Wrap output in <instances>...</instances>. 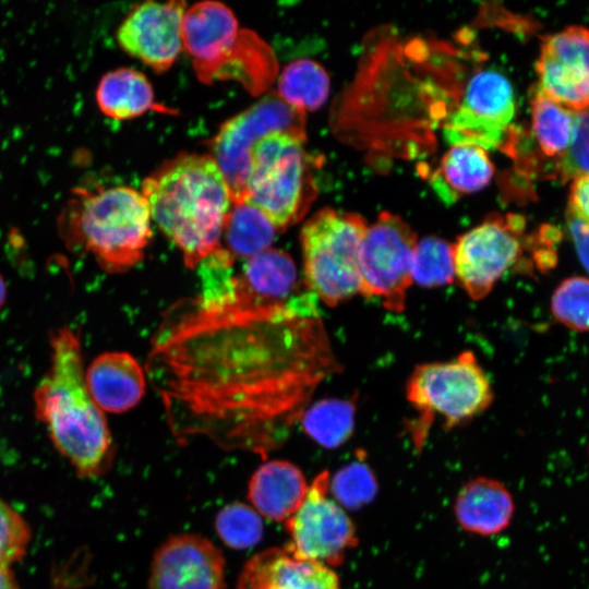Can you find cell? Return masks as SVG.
<instances>
[{"instance_id":"33","label":"cell","mask_w":589,"mask_h":589,"mask_svg":"<svg viewBox=\"0 0 589 589\" xmlns=\"http://www.w3.org/2000/svg\"><path fill=\"white\" fill-rule=\"evenodd\" d=\"M31 539L23 517L0 498V568H8L26 553Z\"/></svg>"},{"instance_id":"19","label":"cell","mask_w":589,"mask_h":589,"mask_svg":"<svg viewBox=\"0 0 589 589\" xmlns=\"http://www.w3.org/2000/svg\"><path fill=\"white\" fill-rule=\"evenodd\" d=\"M510 492L500 481L479 477L465 483L456 496L454 513L468 532L493 536L505 530L514 516Z\"/></svg>"},{"instance_id":"37","label":"cell","mask_w":589,"mask_h":589,"mask_svg":"<svg viewBox=\"0 0 589 589\" xmlns=\"http://www.w3.org/2000/svg\"><path fill=\"white\" fill-rule=\"evenodd\" d=\"M7 297V286L4 279L0 275V306L4 303Z\"/></svg>"},{"instance_id":"25","label":"cell","mask_w":589,"mask_h":589,"mask_svg":"<svg viewBox=\"0 0 589 589\" xmlns=\"http://www.w3.org/2000/svg\"><path fill=\"white\" fill-rule=\"evenodd\" d=\"M575 112L548 97L538 87L531 98V131L538 148L545 157H562L568 149Z\"/></svg>"},{"instance_id":"34","label":"cell","mask_w":589,"mask_h":589,"mask_svg":"<svg viewBox=\"0 0 589 589\" xmlns=\"http://www.w3.org/2000/svg\"><path fill=\"white\" fill-rule=\"evenodd\" d=\"M567 226L578 257L589 273V221L568 207Z\"/></svg>"},{"instance_id":"10","label":"cell","mask_w":589,"mask_h":589,"mask_svg":"<svg viewBox=\"0 0 589 589\" xmlns=\"http://www.w3.org/2000/svg\"><path fill=\"white\" fill-rule=\"evenodd\" d=\"M516 215H492L453 244L455 278L473 300L486 297L495 284L524 257L529 238Z\"/></svg>"},{"instance_id":"17","label":"cell","mask_w":589,"mask_h":589,"mask_svg":"<svg viewBox=\"0 0 589 589\" xmlns=\"http://www.w3.org/2000/svg\"><path fill=\"white\" fill-rule=\"evenodd\" d=\"M238 589H342L329 566L296 558L285 549H267L243 567Z\"/></svg>"},{"instance_id":"24","label":"cell","mask_w":589,"mask_h":589,"mask_svg":"<svg viewBox=\"0 0 589 589\" xmlns=\"http://www.w3.org/2000/svg\"><path fill=\"white\" fill-rule=\"evenodd\" d=\"M276 228L248 202L232 204L223 230L226 250L235 257L250 259L271 248Z\"/></svg>"},{"instance_id":"27","label":"cell","mask_w":589,"mask_h":589,"mask_svg":"<svg viewBox=\"0 0 589 589\" xmlns=\"http://www.w3.org/2000/svg\"><path fill=\"white\" fill-rule=\"evenodd\" d=\"M328 93V74L315 61H292L279 75L277 94L288 105L303 112L318 109L326 101Z\"/></svg>"},{"instance_id":"13","label":"cell","mask_w":589,"mask_h":589,"mask_svg":"<svg viewBox=\"0 0 589 589\" xmlns=\"http://www.w3.org/2000/svg\"><path fill=\"white\" fill-rule=\"evenodd\" d=\"M249 35L239 29L233 12L224 3L202 1L185 9L182 45L193 59L200 80L230 76L231 69L248 64L240 55Z\"/></svg>"},{"instance_id":"16","label":"cell","mask_w":589,"mask_h":589,"mask_svg":"<svg viewBox=\"0 0 589 589\" xmlns=\"http://www.w3.org/2000/svg\"><path fill=\"white\" fill-rule=\"evenodd\" d=\"M225 560L206 538L180 533L156 550L148 589H224Z\"/></svg>"},{"instance_id":"18","label":"cell","mask_w":589,"mask_h":589,"mask_svg":"<svg viewBox=\"0 0 589 589\" xmlns=\"http://www.w3.org/2000/svg\"><path fill=\"white\" fill-rule=\"evenodd\" d=\"M146 373L128 352L99 354L85 372L87 389L95 404L107 412L121 413L135 407L145 394Z\"/></svg>"},{"instance_id":"3","label":"cell","mask_w":589,"mask_h":589,"mask_svg":"<svg viewBox=\"0 0 589 589\" xmlns=\"http://www.w3.org/2000/svg\"><path fill=\"white\" fill-rule=\"evenodd\" d=\"M50 346L51 364L34 395L36 417L81 477L100 476L112 464L113 443L86 386L81 341L62 327L52 333Z\"/></svg>"},{"instance_id":"1","label":"cell","mask_w":589,"mask_h":589,"mask_svg":"<svg viewBox=\"0 0 589 589\" xmlns=\"http://www.w3.org/2000/svg\"><path fill=\"white\" fill-rule=\"evenodd\" d=\"M316 299L305 290L259 301L232 284L170 306L144 370L173 434L256 453L278 445L317 386L340 371Z\"/></svg>"},{"instance_id":"29","label":"cell","mask_w":589,"mask_h":589,"mask_svg":"<svg viewBox=\"0 0 589 589\" xmlns=\"http://www.w3.org/2000/svg\"><path fill=\"white\" fill-rule=\"evenodd\" d=\"M550 310L565 327L589 332V278L577 275L562 280L552 293Z\"/></svg>"},{"instance_id":"15","label":"cell","mask_w":589,"mask_h":589,"mask_svg":"<svg viewBox=\"0 0 589 589\" xmlns=\"http://www.w3.org/2000/svg\"><path fill=\"white\" fill-rule=\"evenodd\" d=\"M185 2L147 1L133 8L120 24V47L156 72L168 70L182 45V19Z\"/></svg>"},{"instance_id":"14","label":"cell","mask_w":589,"mask_h":589,"mask_svg":"<svg viewBox=\"0 0 589 589\" xmlns=\"http://www.w3.org/2000/svg\"><path fill=\"white\" fill-rule=\"evenodd\" d=\"M536 69L548 97L574 111L589 107V29L570 26L544 37Z\"/></svg>"},{"instance_id":"26","label":"cell","mask_w":589,"mask_h":589,"mask_svg":"<svg viewBox=\"0 0 589 589\" xmlns=\"http://www.w3.org/2000/svg\"><path fill=\"white\" fill-rule=\"evenodd\" d=\"M354 414L356 406L351 400L328 398L308 406L299 421L318 445L335 448L352 435Z\"/></svg>"},{"instance_id":"5","label":"cell","mask_w":589,"mask_h":589,"mask_svg":"<svg viewBox=\"0 0 589 589\" xmlns=\"http://www.w3.org/2000/svg\"><path fill=\"white\" fill-rule=\"evenodd\" d=\"M406 397L419 412L410 432L420 449L435 416L446 429L464 424L490 407L493 389L473 352L462 351L452 360L416 366L406 385Z\"/></svg>"},{"instance_id":"31","label":"cell","mask_w":589,"mask_h":589,"mask_svg":"<svg viewBox=\"0 0 589 589\" xmlns=\"http://www.w3.org/2000/svg\"><path fill=\"white\" fill-rule=\"evenodd\" d=\"M376 491L372 469L360 459L345 465L329 479V492L341 507L359 508L371 502Z\"/></svg>"},{"instance_id":"30","label":"cell","mask_w":589,"mask_h":589,"mask_svg":"<svg viewBox=\"0 0 589 589\" xmlns=\"http://www.w3.org/2000/svg\"><path fill=\"white\" fill-rule=\"evenodd\" d=\"M215 526L224 543L235 550L256 545L264 531L259 513L243 503H232L220 509L216 516Z\"/></svg>"},{"instance_id":"9","label":"cell","mask_w":589,"mask_h":589,"mask_svg":"<svg viewBox=\"0 0 589 589\" xmlns=\"http://www.w3.org/2000/svg\"><path fill=\"white\" fill-rule=\"evenodd\" d=\"M284 131L305 140V112L272 92L220 125L211 142L212 157L230 190L232 204L245 201L249 157L263 136Z\"/></svg>"},{"instance_id":"35","label":"cell","mask_w":589,"mask_h":589,"mask_svg":"<svg viewBox=\"0 0 589 589\" xmlns=\"http://www.w3.org/2000/svg\"><path fill=\"white\" fill-rule=\"evenodd\" d=\"M568 207L589 221V177L573 181Z\"/></svg>"},{"instance_id":"4","label":"cell","mask_w":589,"mask_h":589,"mask_svg":"<svg viewBox=\"0 0 589 589\" xmlns=\"http://www.w3.org/2000/svg\"><path fill=\"white\" fill-rule=\"evenodd\" d=\"M151 213L141 192L131 187L73 190L58 219L69 248L93 255L108 273L139 264L153 230Z\"/></svg>"},{"instance_id":"36","label":"cell","mask_w":589,"mask_h":589,"mask_svg":"<svg viewBox=\"0 0 589 589\" xmlns=\"http://www.w3.org/2000/svg\"><path fill=\"white\" fill-rule=\"evenodd\" d=\"M0 589H20L8 568H0Z\"/></svg>"},{"instance_id":"7","label":"cell","mask_w":589,"mask_h":589,"mask_svg":"<svg viewBox=\"0 0 589 589\" xmlns=\"http://www.w3.org/2000/svg\"><path fill=\"white\" fill-rule=\"evenodd\" d=\"M366 227L356 213L323 208L301 229L304 285L328 306L360 291L358 252Z\"/></svg>"},{"instance_id":"20","label":"cell","mask_w":589,"mask_h":589,"mask_svg":"<svg viewBox=\"0 0 589 589\" xmlns=\"http://www.w3.org/2000/svg\"><path fill=\"white\" fill-rule=\"evenodd\" d=\"M309 485L302 471L292 462L275 459L261 465L252 474L248 497L264 517L287 520L302 503Z\"/></svg>"},{"instance_id":"2","label":"cell","mask_w":589,"mask_h":589,"mask_svg":"<svg viewBox=\"0 0 589 589\" xmlns=\"http://www.w3.org/2000/svg\"><path fill=\"white\" fill-rule=\"evenodd\" d=\"M141 193L187 267L195 268L221 248L232 200L212 155L181 153L165 160L143 180Z\"/></svg>"},{"instance_id":"32","label":"cell","mask_w":589,"mask_h":589,"mask_svg":"<svg viewBox=\"0 0 589 589\" xmlns=\"http://www.w3.org/2000/svg\"><path fill=\"white\" fill-rule=\"evenodd\" d=\"M556 172L563 181L589 177V107L575 112L572 142L557 159Z\"/></svg>"},{"instance_id":"6","label":"cell","mask_w":589,"mask_h":589,"mask_svg":"<svg viewBox=\"0 0 589 589\" xmlns=\"http://www.w3.org/2000/svg\"><path fill=\"white\" fill-rule=\"evenodd\" d=\"M304 141L275 131L250 152L245 202L261 211L277 231L299 221L316 193Z\"/></svg>"},{"instance_id":"12","label":"cell","mask_w":589,"mask_h":589,"mask_svg":"<svg viewBox=\"0 0 589 589\" xmlns=\"http://www.w3.org/2000/svg\"><path fill=\"white\" fill-rule=\"evenodd\" d=\"M515 115V96L508 80L493 70L474 73L444 122L446 141L453 145L496 148L506 139Z\"/></svg>"},{"instance_id":"22","label":"cell","mask_w":589,"mask_h":589,"mask_svg":"<svg viewBox=\"0 0 589 589\" xmlns=\"http://www.w3.org/2000/svg\"><path fill=\"white\" fill-rule=\"evenodd\" d=\"M494 167L484 148L474 145H454L430 177L436 195L446 204L477 192L489 184Z\"/></svg>"},{"instance_id":"21","label":"cell","mask_w":589,"mask_h":589,"mask_svg":"<svg viewBox=\"0 0 589 589\" xmlns=\"http://www.w3.org/2000/svg\"><path fill=\"white\" fill-rule=\"evenodd\" d=\"M233 286L243 294L265 302H287L300 292L298 271L292 257L285 251L268 250L244 260Z\"/></svg>"},{"instance_id":"8","label":"cell","mask_w":589,"mask_h":589,"mask_svg":"<svg viewBox=\"0 0 589 589\" xmlns=\"http://www.w3.org/2000/svg\"><path fill=\"white\" fill-rule=\"evenodd\" d=\"M417 243L406 221L388 212L381 213L366 227L359 247V293L380 299L389 311H404Z\"/></svg>"},{"instance_id":"28","label":"cell","mask_w":589,"mask_h":589,"mask_svg":"<svg viewBox=\"0 0 589 589\" xmlns=\"http://www.w3.org/2000/svg\"><path fill=\"white\" fill-rule=\"evenodd\" d=\"M412 283L424 288L448 285L455 279L453 244L437 237H426L417 243L412 267Z\"/></svg>"},{"instance_id":"11","label":"cell","mask_w":589,"mask_h":589,"mask_svg":"<svg viewBox=\"0 0 589 589\" xmlns=\"http://www.w3.org/2000/svg\"><path fill=\"white\" fill-rule=\"evenodd\" d=\"M329 473L322 471L309 485L297 510L286 520L285 550L296 558L340 565L358 537L351 518L329 497Z\"/></svg>"},{"instance_id":"23","label":"cell","mask_w":589,"mask_h":589,"mask_svg":"<svg viewBox=\"0 0 589 589\" xmlns=\"http://www.w3.org/2000/svg\"><path fill=\"white\" fill-rule=\"evenodd\" d=\"M96 100L106 116L117 120L139 117L155 106L152 84L131 68L106 73L98 83Z\"/></svg>"}]
</instances>
